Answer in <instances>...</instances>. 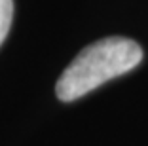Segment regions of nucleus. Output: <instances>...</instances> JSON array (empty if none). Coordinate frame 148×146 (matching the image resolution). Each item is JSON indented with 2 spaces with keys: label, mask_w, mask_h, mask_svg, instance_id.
<instances>
[{
  "label": "nucleus",
  "mask_w": 148,
  "mask_h": 146,
  "mask_svg": "<svg viewBox=\"0 0 148 146\" xmlns=\"http://www.w3.org/2000/svg\"><path fill=\"white\" fill-rule=\"evenodd\" d=\"M143 49L137 42L110 36L86 46L65 69L55 86L57 97L65 103L76 101L116 76L129 72L140 63Z\"/></svg>",
  "instance_id": "nucleus-1"
},
{
  "label": "nucleus",
  "mask_w": 148,
  "mask_h": 146,
  "mask_svg": "<svg viewBox=\"0 0 148 146\" xmlns=\"http://www.w3.org/2000/svg\"><path fill=\"white\" fill-rule=\"evenodd\" d=\"M13 19V0H0V46L6 40Z\"/></svg>",
  "instance_id": "nucleus-2"
}]
</instances>
